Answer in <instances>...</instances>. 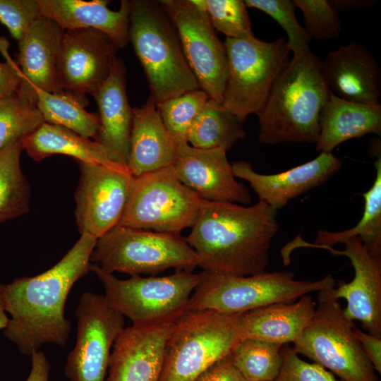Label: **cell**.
Listing matches in <instances>:
<instances>
[{
  "label": "cell",
  "instance_id": "24",
  "mask_svg": "<svg viewBox=\"0 0 381 381\" xmlns=\"http://www.w3.org/2000/svg\"><path fill=\"white\" fill-rule=\"evenodd\" d=\"M42 16L55 21L64 30L95 29L115 43L119 49L129 42L131 1L122 0L118 11L108 8L105 0H37Z\"/></svg>",
  "mask_w": 381,
  "mask_h": 381
},
{
  "label": "cell",
  "instance_id": "23",
  "mask_svg": "<svg viewBox=\"0 0 381 381\" xmlns=\"http://www.w3.org/2000/svg\"><path fill=\"white\" fill-rule=\"evenodd\" d=\"M178 150L152 96L142 107L133 108L127 167L133 176L173 165Z\"/></svg>",
  "mask_w": 381,
  "mask_h": 381
},
{
  "label": "cell",
  "instance_id": "11",
  "mask_svg": "<svg viewBox=\"0 0 381 381\" xmlns=\"http://www.w3.org/2000/svg\"><path fill=\"white\" fill-rule=\"evenodd\" d=\"M200 202L169 166L134 176L119 225L179 235L194 224Z\"/></svg>",
  "mask_w": 381,
  "mask_h": 381
},
{
  "label": "cell",
  "instance_id": "14",
  "mask_svg": "<svg viewBox=\"0 0 381 381\" xmlns=\"http://www.w3.org/2000/svg\"><path fill=\"white\" fill-rule=\"evenodd\" d=\"M75 216L81 234L99 238L119 225L134 176L128 169L78 162Z\"/></svg>",
  "mask_w": 381,
  "mask_h": 381
},
{
  "label": "cell",
  "instance_id": "45",
  "mask_svg": "<svg viewBox=\"0 0 381 381\" xmlns=\"http://www.w3.org/2000/svg\"><path fill=\"white\" fill-rule=\"evenodd\" d=\"M9 318L7 316L0 296V329H5Z\"/></svg>",
  "mask_w": 381,
  "mask_h": 381
},
{
  "label": "cell",
  "instance_id": "8",
  "mask_svg": "<svg viewBox=\"0 0 381 381\" xmlns=\"http://www.w3.org/2000/svg\"><path fill=\"white\" fill-rule=\"evenodd\" d=\"M228 77L222 105L241 121L263 108L271 89L289 63L286 38H226Z\"/></svg>",
  "mask_w": 381,
  "mask_h": 381
},
{
  "label": "cell",
  "instance_id": "41",
  "mask_svg": "<svg viewBox=\"0 0 381 381\" xmlns=\"http://www.w3.org/2000/svg\"><path fill=\"white\" fill-rule=\"evenodd\" d=\"M354 334L375 371L381 373V338L354 328Z\"/></svg>",
  "mask_w": 381,
  "mask_h": 381
},
{
  "label": "cell",
  "instance_id": "25",
  "mask_svg": "<svg viewBox=\"0 0 381 381\" xmlns=\"http://www.w3.org/2000/svg\"><path fill=\"white\" fill-rule=\"evenodd\" d=\"M315 308L312 296L307 294L296 302L274 303L241 313V339H255L283 345L295 343L313 318Z\"/></svg>",
  "mask_w": 381,
  "mask_h": 381
},
{
  "label": "cell",
  "instance_id": "5",
  "mask_svg": "<svg viewBox=\"0 0 381 381\" xmlns=\"http://www.w3.org/2000/svg\"><path fill=\"white\" fill-rule=\"evenodd\" d=\"M187 310L240 314L279 303H290L313 291L336 286L331 274L315 280H297L291 271L236 276L202 271Z\"/></svg>",
  "mask_w": 381,
  "mask_h": 381
},
{
  "label": "cell",
  "instance_id": "2",
  "mask_svg": "<svg viewBox=\"0 0 381 381\" xmlns=\"http://www.w3.org/2000/svg\"><path fill=\"white\" fill-rule=\"evenodd\" d=\"M277 210L264 201L245 207L201 200L186 241L205 272L248 276L265 272L279 229Z\"/></svg>",
  "mask_w": 381,
  "mask_h": 381
},
{
  "label": "cell",
  "instance_id": "27",
  "mask_svg": "<svg viewBox=\"0 0 381 381\" xmlns=\"http://www.w3.org/2000/svg\"><path fill=\"white\" fill-rule=\"evenodd\" d=\"M21 143L23 150L35 162L61 154L78 162L127 169L111 162L98 143L61 126L44 122Z\"/></svg>",
  "mask_w": 381,
  "mask_h": 381
},
{
  "label": "cell",
  "instance_id": "12",
  "mask_svg": "<svg viewBox=\"0 0 381 381\" xmlns=\"http://www.w3.org/2000/svg\"><path fill=\"white\" fill-rule=\"evenodd\" d=\"M76 341L64 365L69 381H105L113 344L124 317L106 296L85 291L75 309Z\"/></svg>",
  "mask_w": 381,
  "mask_h": 381
},
{
  "label": "cell",
  "instance_id": "29",
  "mask_svg": "<svg viewBox=\"0 0 381 381\" xmlns=\"http://www.w3.org/2000/svg\"><path fill=\"white\" fill-rule=\"evenodd\" d=\"M245 136L242 122L222 104L209 98L192 125L187 140L193 147L226 152Z\"/></svg>",
  "mask_w": 381,
  "mask_h": 381
},
{
  "label": "cell",
  "instance_id": "19",
  "mask_svg": "<svg viewBox=\"0 0 381 381\" xmlns=\"http://www.w3.org/2000/svg\"><path fill=\"white\" fill-rule=\"evenodd\" d=\"M343 162L332 152H320L315 159L285 171L262 174L250 162H234L235 177L246 180L259 198L274 209L284 207L291 200L322 185L341 169Z\"/></svg>",
  "mask_w": 381,
  "mask_h": 381
},
{
  "label": "cell",
  "instance_id": "44",
  "mask_svg": "<svg viewBox=\"0 0 381 381\" xmlns=\"http://www.w3.org/2000/svg\"><path fill=\"white\" fill-rule=\"evenodd\" d=\"M332 8L338 13L342 11L367 9L375 4L373 0H329Z\"/></svg>",
  "mask_w": 381,
  "mask_h": 381
},
{
  "label": "cell",
  "instance_id": "35",
  "mask_svg": "<svg viewBox=\"0 0 381 381\" xmlns=\"http://www.w3.org/2000/svg\"><path fill=\"white\" fill-rule=\"evenodd\" d=\"M247 7L258 9L272 18L285 31L287 44L294 56L309 51L310 37L298 22L296 6L291 0H246Z\"/></svg>",
  "mask_w": 381,
  "mask_h": 381
},
{
  "label": "cell",
  "instance_id": "43",
  "mask_svg": "<svg viewBox=\"0 0 381 381\" xmlns=\"http://www.w3.org/2000/svg\"><path fill=\"white\" fill-rule=\"evenodd\" d=\"M50 363L42 351L31 356V370L26 381H49Z\"/></svg>",
  "mask_w": 381,
  "mask_h": 381
},
{
  "label": "cell",
  "instance_id": "31",
  "mask_svg": "<svg viewBox=\"0 0 381 381\" xmlns=\"http://www.w3.org/2000/svg\"><path fill=\"white\" fill-rule=\"evenodd\" d=\"M36 107L44 122L66 127L87 138H95L99 127V115L87 111L82 102L64 91L37 90Z\"/></svg>",
  "mask_w": 381,
  "mask_h": 381
},
{
  "label": "cell",
  "instance_id": "15",
  "mask_svg": "<svg viewBox=\"0 0 381 381\" xmlns=\"http://www.w3.org/2000/svg\"><path fill=\"white\" fill-rule=\"evenodd\" d=\"M119 47L105 33L95 29L64 30L56 59L61 90L85 106L108 78Z\"/></svg>",
  "mask_w": 381,
  "mask_h": 381
},
{
  "label": "cell",
  "instance_id": "9",
  "mask_svg": "<svg viewBox=\"0 0 381 381\" xmlns=\"http://www.w3.org/2000/svg\"><path fill=\"white\" fill-rule=\"evenodd\" d=\"M102 282L109 303L133 324H154L177 319L187 310L190 298L200 282L198 274L176 271L174 274L120 279L90 264Z\"/></svg>",
  "mask_w": 381,
  "mask_h": 381
},
{
  "label": "cell",
  "instance_id": "34",
  "mask_svg": "<svg viewBox=\"0 0 381 381\" xmlns=\"http://www.w3.org/2000/svg\"><path fill=\"white\" fill-rule=\"evenodd\" d=\"M208 99L199 88L157 103L161 119L179 147L188 144V132Z\"/></svg>",
  "mask_w": 381,
  "mask_h": 381
},
{
  "label": "cell",
  "instance_id": "21",
  "mask_svg": "<svg viewBox=\"0 0 381 381\" xmlns=\"http://www.w3.org/2000/svg\"><path fill=\"white\" fill-rule=\"evenodd\" d=\"M64 30L42 16L18 41V60L22 78L17 91L36 104L37 90L63 92L56 70V59Z\"/></svg>",
  "mask_w": 381,
  "mask_h": 381
},
{
  "label": "cell",
  "instance_id": "33",
  "mask_svg": "<svg viewBox=\"0 0 381 381\" xmlns=\"http://www.w3.org/2000/svg\"><path fill=\"white\" fill-rule=\"evenodd\" d=\"M44 120L36 104L17 90L0 98V150L22 140Z\"/></svg>",
  "mask_w": 381,
  "mask_h": 381
},
{
  "label": "cell",
  "instance_id": "42",
  "mask_svg": "<svg viewBox=\"0 0 381 381\" xmlns=\"http://www.w3.org/2000/svg\"><path fill=\"white\" fill-rule=\"evenodd\" d=\"M22 78L14 61L0 62V98L17 90Z\"/></svg>",
  "mask_w": 381,
  "mask_h": 381
},
{
  "label": "cell",
  "instance_id": "40",
  "mask_svg": "<svg viewBox=\"0 0 381 381\" xmlns=\"http://www.w3.org/2000/svg\"><path fill=\"white\" fill-rule=\"evenodd\" d=\"M194 381H246L232 362L230 354L217 361Z\"/></svg>",
  "mask_w": 381,
  "mask_h": 381
},
{
  "label": "cell",
  "instance_id": "17",
  "mask_svg": "<svg viewBox=\"0 0 381 381\" xmlns=\"http://www.w3.org/2000/svg\"><path fill=\"white\" fill-rule=\"evenodd\" d=\"M176 320L125 327L113 344L106 381H159Z\"/></svg>",
  "mask_w": 381,
  "mask_h": 381
},
{
  "label": "cell",
  "instance_id": "10",
  "mask_svg": "<svg viewBox=\"0 0 381 381\" xmlns=\"http://www.w3.org/2000/svg\"><path fill=\"white\" fill-rule=\"evenodd\" d=\"M313 318L293 349L329 369L343 381H378L375 370L354 334V324L344 315L339 300L321 291Z\"/></svg>",
  "mask_w": 381,
  "mask_h": 381
},
{
  "label": "cell",
  "instance_id": "16",
  "mask_svg": "<svg viewBox=\"0 0 381 381\" xmlns=\"http://www.w3.org/2000/svg\"><path fill=\"white\" fill-rule=\"evenodd\" d=\"M343 243L344 250H336L327 246L310 245L299 237L295 245L296 248L323 249L349 259L354 270L352 281L349 283L339 281L337 288L321 291L332 299H346L344 316L351 321H359L368 333L381 338V257L371 255L357 236Z\"/></svg>",
  "mask_w": 381,
  "mask_h": 381
},
{
  "label": "cell",
  "instance_id": "22",
  "mask_svg": "<svg viewBox=\"0 0 381 381\" xmlns=\"http://www.w3.org/2000/svg\"><path fill=\"white\" fill-rule=\"evenodd\" d=\"M92 95L99 118L94 140L103 147L111 162L128 169L133 108L126 95L125 68L121 59L116 58L108 78Z\"/></svg>",
  "mask_w": 381,
  "mask_h": 381
},
{
  "label": "cell",
  "instance_id": "28",
  "mask_svg": "<svg viewBox=\"0 0 381 381\" xmlns=\"http://www.w3.org/2000/svg\"><path fill=\"white\" fill-rule=\"evenodd\" d=\"M372 151L377 159L374 162L375 179L371 188L363 193L364 211L360 221L353 227L341 231L320 230L313 246L332 247L346 240L357 236L374 257H381V154L380 146L375 145Z\"/></svg>",
  "mask_w": 381,
  "mask_h": 381
},
{
  "label": "cell",
  "instance_id": "1",
  "mask_svg": "<svg viewBox=\"0 0 381 381\" xmlns=\"http://www.w3.org/2000/svg\"><path fill=\"white\" fill-rule=\"evenodd\" d=\"M97 239L83 233L52 267L33 277L0 284V296L10 315L4 335L24 355L32 356L47 344L66 345L71 328L65 317L73 286L90 271Z\"/></svg>",
  "mask_w": 381,
  "mask_h": 381
},
{
  "label": "cell",
  "instance_id": "3",
  "mask_svg": "<svg viewBox=\"0 0 381 381\" xmlns=\"http://www.w3.org/2000/svg\"><path fill=\"white\" fill-rule=\"evenodd\" d=\"M330 94L322 59L310 50L293 56L257 114L259 142L315 143L320 114Z\"/></svg>",
  "mask_w": 381,
  "mask_h": 381
},
{
  "label": "cell",
  "instance_id": "30",
  "mask_svg": "<svg viewBox=\"0 0 381 381\" xmlns=\"http://www.w3.org/2000/svg\"><path fill=\"white\" fill-rule=\"evenodd\" d=\"M21 140L0 150V224L30 210L31 190L20 167Z\"/></svg>",
  "mask_w": 381,
  "mask_h": 381
},
{
  "label": "cell",
  "instance_id": "6",
  "mask_svg": "<svg viewBox=\"0 0 381 381\" xmlns=\"http://www.w3.org/2000/svg\"><path fill=\"white\" fill-rule=\"evenodd\" d=\"M240 314L186 310L180 315L166 344L159 381H194L230 354L241 340Z\"/></svg>",
  "mask_w": 381,
  "mask_h": 381
},
{
  "label": "cell",
  "instance_id": "20",
  "mask_svg": "<svg viewBox=\"0 0 381 381\" xmlns=\"http://www.w3.org/2000/svg\"><path fill=\"white\" fill-rule=\"evenodd\" d=\"M322 67L334 95L357 103L380 105L381 68L373 54L351 42L329 52Z\"/></svg>",
  "mask_w": 381,
  "mask_h": 381
},
{
  "label": "cell",
  "instance_id": "38",
  "mask_svg": "<svg viewBox=\"0 0 381 381\" xmlns=\"http://www.w3.org/2000/svg\"><path fill=\"white\" fill-rule=\"evenodd\" d=\"M42 16L37 0H0V22L18 41Z\"/></svg>",
  "mask_w": 381,
  "mask_h": 381
},
{
  "label": "cell",
  "instance_id": "13",
  "mask_svg": "<svg viewBox=\"0 0 381 381\" xmlns=\"http://www.w3.org/2000/svg\"><path fill=\"white\" fill-rule=\"evenodd\" d=\"M178 34L185 58L199 87L222 104L228 77L224 42L217 37L207 11L192 0H159Z\"/></svg>",
  "mask_w": 381,
  "mask_h": 381
},
{
  "label": "cell",
  "instance_id": "26",
  "mask_svg": "<svg viewBox=\"0 0 381 381\" xmlns=\"http://www.w3.org/2000/svg\"><path fill=\"white\" fill-rule=\"evenodd\" d=\"M320 131L315 143L320 152H332L342 143L373 133L381 135V105L372 106L330 94L319 117Z\"/></svg>",
  "mask_w": 381,
  "mask_h": 381
},
{
  "label": "cell",
  "instance_id": "18",
  "mask_svg": "<svg viewBox=\"0 0 381 381\" xmlns=\"http://www.w3.org/2000/svg\"><path fill=\"white\" fill-rule=\"evenodd\" d=\"M172 166L179 180L201 200L243 205L251 201L248 188L236 181L224 150L186 144L179 147Z\"/></svg>",
  "mask_w": 381,
  "mask_h": 381
},
{
  "label": "cell",
  "instance_id": "4",
  "mask_svg": "<svg viewBox=\"0 0 381 381\" xmlns=\"http://www.w3.org/2000/svg\"><path fill=\"white\" fill-rule=\"evenodd\" d=\"M128 38L156 103L200 88L176 28L159 1H131Z\"/></svg>",
  "mask_w": 381,
  "mask_h": 381
},
{
  "label": "cell",
  "instance_id": "37",
  "mask_svg": "<svg viewBox=\"0 0 381 381\" xmlns=\"http://www.w3.org/2000/svg\"><path fill=\"white\" fill-rule=\"evenodd\" d=\"M302 11L306 30L310 39L329 40L337 37L341 31L338 13L327 0H294Z\"/></svg>",
  "mask_w": 381,
  "mask_h": 381
},
{
  "label": "cell",
  "instance_id": "36",
  "mask_svg": "<svg viewBox=\"0 0 381 381\" xmlns=\"http://www.w3.org/2000/svg\"><path fill=\"white\" fill-rule=\"evenodd\" d=\"M206 11L214 29L223 33L226 38L255 37L244 1L206 0Z\"/></svg>",
  "mask_w": 381,
  "mask_h": 381
},
{
  "label": "cell",
  "instance_id": "7",
  "mask_svg": "<svg viewBox=\"0 0 381 381\" xmlns=\"http://www.w3.org/2000/svg\"><path fill=\"white\" fill-rule=\"evenodd\" d=\"M90 262L109 273L135 276L170 268L192 272L199 260L178 234L117 225L97 239Z\"/></svg>",
  "mask_w": 381,
  "mask_h": 381
},
{
  "label": "cell",
  "instance_id": "32",
  "mask_svg": "<svg viewBox=\"0 0 381 381\" xmlns=\"http://www.w3.org/2000/svg\"><path fill=\"white\" fill-rule=\"evenodd\" d=\"M282 346L278 343L243 339L234 347L230 356L246 381H274L282 363Z\"/></svg>",
  "mask_w": 381,
  "mask_h": 381
},
{
  "label": "cell",
  "instance_id": "39",
  "mask_svg": "<svg viewBox=\"0 0 381 381\" xmlns=\"http://www.w3.org/2000/svg\"><path fill=\"white\" fill-rule=\"evenodd\" d=\"M282 363L274 381H343L315 363L301 359L288 344L282 348Z\"/></svg>",
  "mask_w": 381,
  "mask_h": 381
}]
</instances>
